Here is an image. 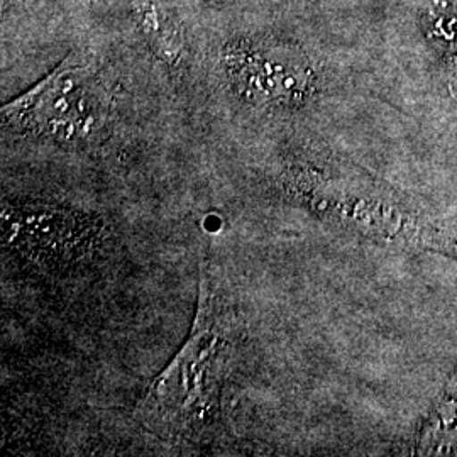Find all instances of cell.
<instances>
[{
    "label": "cell",
    "instance_id": "6da1fadb",
    "mask_svg": "<svg viewBox=\"0 0 457 457\" xmlns=\"http://www.w3.org/2000/svg\"><path fill=\"white\" fill-rule=\"evenodd\" d=\"M230 354L224 307L205 273L200 279L192 332L179 354L156 376L137 407L147 428L166 439L198 441L220 417V392Z\"/></svg>",
    "mask_w": 457,
    "mask_h": 457
},
{
    "label": "cell",
    "instance_id": "7a4b0ae2",
    "mask_svg": "<svg viewBox=\"0 0 457 457\" xmlns=\"http://www.w3.org/2000/svg\"><path fill=\"white\" fill-rule=\"evenodd\" d=\"M2 114L4 122L19 131L77 141L98 126L100 94L87 66L71 54L31 90L7 104Z\"/></svg>",
    "mask_w": 457,
    "mask_h": 457
},
{
    "label": "cell",
    "instance_id": "3957f363",
    "mask_svg": "<svg viewBox=\"0 0 457 457\" xmlns=\"http://www.w3.org/2000/svg\"><path fill=\"white\" fill-rule=\"evenodd\" d=\"M230 66L241 92L258 104L292 102L311 85L309 66L278 49H236Z\"/></svg>",
    "mask_w": 457,
    "mask_h": 457
},
{
    "label": "cell",
    "instance_id": "277c9868",
    "mask_svg": "<svg viewBox=\"0 0 457 457\" xmlns=\"http://www.w3.org/2000/svg\"><path fill=\"white\" fill-rule=\"evenodd\" d=\"M132 14L147 45L166 63H175L183 51L179 28L164 16L156 0H131Z\"/></svg>",
    "mask_w": 457,
    "mask_h": 457
}]
</instances>
